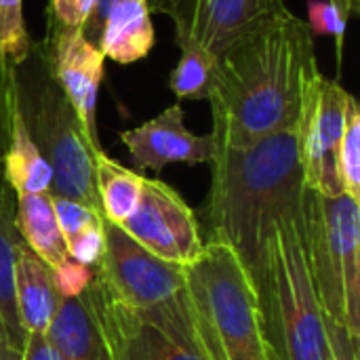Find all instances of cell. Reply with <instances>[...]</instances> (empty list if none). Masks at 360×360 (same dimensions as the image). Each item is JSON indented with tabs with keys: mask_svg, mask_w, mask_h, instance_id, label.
<instances>
[{
	"mask_svg": "<svg viewBox=\"0 0 360 360\" xmlns=\"http://www.w3.org/2000/svg\"><path fill=\"white\" fill-rule=\"evenodd\" d=\"M319 72L312 30L289 8L238 38L215 63L209 95L215 143L249 148L295 129L306 86Z\"/></svg>",
	"mask_w": 360,
	"mask_h": 360,
	"instance_id": "1",
	"label": "cell"
},
{
	"mask_svg": "<svg viewBox=\"0 0 360 360\" xmlns=\"http://www.w3.org/2000/svg\"><path fill=\"white\" fill-rule=\"evenodd\" d=\"M205 217L211 240L228 245L253 276L266 238L283 217H300L306 198L297 129L276 133L249 148L215 143Z\"/></svg>",
	"mask_w": 360,
	"mask_h": 360,
	"instance_id": "2",
	"label": "cell"
},
{
	"mask_svg": "<svg viewBox=\"0 0 360 360\" xmlns=\"http://www.w3.org/2000/svg\"><path fill=\"white\" fill-rule=\"evenodd\" d=\"M184 308L202 360H270L251 274L224 243H205L186 266Z\"/></svg>",
	"mask_w": 360,
	"mask_h": 360,
	"instance_id": "3",
	"label": "cell"
},
{
	"mask_svg": "<svg viewBox=\"0 0 360 360\" xmlns=\"http://www.w3.org/2000/svg\"><path fill=\"white\" fill-rule=\"evenodd\" d=\"M253 285L270 360H329L327 321L308 268L302 215L274 224Z\"/></svg>",
	"mask_w": 360,
	"mask_h": 360,
	"instance_id": "4",
	"label": "cell"
},
{
	"mask_svg": "<svg viewBox=\"0 0 360 360\" xmlns=\"http://www.w3.org/2000/svg\"><path fill=\"white\" fill-rule=\"evenodd\" d=\"M13 91L30 139L51 167L49 192L99 209L95 152L101 150L82 127L74 105L53 76L40 42L13 65ZM101 211V209H99Z\"/></svg>",
	"mask_w": 360,
	"mask_h": 360,
	"instance_id": "5",
	"label": "cell"
},
{
	"mask_svg": "<svg viewBox=\"0 0 360 360\" xmlns=\"http://www.w3.org/2000/svg\"><path fill=\"white\" fill-rule=\"evenodd\" d=\"M302 232L310 276L327 321L360 346V202L306 192Z\"/></svg>",
	"mask_w": 360,
	"mask_h": 360,
	"instance_id": "6",
	"label": "cell"
},
{
	"mask_svg": "<svg viewBox=\"0 0 360 360\" xmlns=\"http://www.w3.org/2000/svg\"><path fill=\"white\" fill-rule=\"evenodd\" d=\"M103 238V253L95 268V278L118 306L141 312L173 302L184 293V266L152 255L120 226L105 221Z\"/></svg>",
	"mask_w": 360,
	"mask_h": 360,
	"instance_id": "7",
	"label": "cell"
},
{
	"mask_svg": "<svg viewBox=\"0 0 360 360\" xmlns=\"http://www.w3.org/2000/svg\"><path fill=\"white\" fill-rule=\"evenodd\" d=\"M352 95L321 72L306 86L297 120V146L306 188L323 194H344L338 179V146L346 127L348 103Z\"/></svg>",
	"mask_w": 360,
	"mask_h": 360,
	"instance_id": "8",
	"label": "cell"
},
{
	"mask_svg": "<svg viewBox=\"0 0 360 360\" xmlns=\"http://www.w3.org/2000/svg\"><path fill=\"white\" fill-rule=\"evenodd\" d=\"M120 228L152 255L184 268L205 249L194 211L158 177H146L139 205Z\"/></svg>",
	"mask_w": 360,
	"mask_h": 360,
	"instance_id": "9",
	"label": "cell"
},
{
	"mask_svg": "<svg viewBox=\"0 0 360 360\" xmlns=\"http://www.w3.org/2000/svg\"><path fill=\"white\" fill-rule=\"evenodd\" d=\"M146 4L150 13L169 15L175 34L192 36L213 57L287 8L283 0H146Z\"/></svg>",
	"mask_w": 360,
	"mask_h": 360,
	"instance_id": "10",
	"label": "cell"
},
{
	"mask_svg": "<svg viewBox=\"0 0 360 360\" xmlns=\"http://www.w3.org/2000/svg\"><path fill=\"white\" fill-rule=\"evenodd\" d=\"M46 63L74 105L89 137L99 146L97 93L103 78V53L84 38L82 27H65L49 17L46 38L40 42Z\"/></svg>",
	"mask_w": 360,
	"mask_h": 360,
	"instance_id": "11",
	"label": "cell"
},
{
	"mask_svg": "<svg viewBox=\"0 0 360 360\" xmlns=\"http://www.w3.org/2000/svg\"><path fill=\"white\" fill-rule=\"evenodd\" d=\"M44 335L63 360H103L116 335V312L101 283L95 278L78 297L61 300Z\"/></svg>",
	"mask_w": 360,
	"mask_h": 360,
	"instance_id": "12",
	"label": "cell"
},
{
	"mask_svg": "<svg viewBox=\"0 0 360 360\" xmlns=\"http://www.w3.org/2000/svg\"><path fill=\"white\" fill-rule=\"evenodd\" d=\"M114 308L122 360H202L190 335L184 293L152 310L135 312L116 302Z\"/></svg>",
	"mask_w": 360,
	"mask_h": 360,
	"instance_id": "13",
	"label": "cell"
},
{
	"mask_svg": "<svg viewBox=\"0 0 360 360\" xmlns=\"http://www.w3.org/2000/svg\"><path fill=\"white\" fill-rule=\"evenodd\" d=\"M120 141L127 146L133 167L143 171L162 173L167 165H205L213 160L215 139L213 135H196L184 124V108L179 103L169 105L152 120L122 131Z\"/></svg>",
	"mask_w": 360,
	"mask_h": 360,
	"instance_id": "14",
	"label": "cell"
},
{
	"mask_svg": "<svg viewBox=\"0 0 360 360\" xmlns=\"http://www.w3.org/2000/svg\"><path fill=\"white\" fill-rule=\"evenodd\" d=\"M15 304L25 335H44L61 304L53 268L27 249L23 240L15 251Z\"/></svg>",
	"mask_w": 360,
	"mask_h": 360,
	"instance_id": "15",
	"label": "cell"
},
{
	"mask_svg": "<svg viewBox=\"0 0 360 360\" xmlns=\"http://www.w3.org/2000/svg\"><path fill=\"white\" fill-rule=\"evenodd\" d=\"M154 46V25L146 0H120L112 6L97 49L103 57L129 65L148 57Z\"/></svg>",
	"mask_w": 360,
	"mask_h": 360,
	"instance_id": "16",
	"label": "cell"
},
{
	"mask_svg": "<svg viewBox=\"0 0 360 360\" xmlns=\"http://www.w3.org/2000/svg\"><path fill=\"white\" fill-rule=\"evenodd\" d=\"M2 177L15 196L49 192L53 179L51 167L46 165L34 141L30 139L27 129L17 110L15 91H13V72H11V131H8L6 152L2 158Z\"/></svg>",
	"mask_w": 360,
	"mask_h": 360,
	"instance_id": "17",
	"label": "cell"
},
{
	"mask_svg": "<svg viewBox=\"0 0 360 360\" xmlns=\"http://www.w3.org/2000/svg\"><path fill=\"white\" fill-rule=\"evenodd\" d=\"M15 228L27 249H32L46 266L57 268L68 259L65 240L61 236L51 192L15 196Z\"/></svg>",
	"mask_w": 360,
	"mask_h": 360,
	"instance_id": "18",
	"label": "cell"
},
{
	"mask_svg": "<svg viewBox=\"0 0 360 360\" xmlns=\"http://www.w3.org/2000/svg\"><path fill=\"white\" fill-rule=\"evenodd\" d=\"M21 236L15 228V194L8 190L0 198V340L23 350L25 333L19 325L15 304V251Z\"/></svg>",
	"mask_w": 360,
	"mask_h": 360,
	"instance_id": "19",
	"label": "cell"
},
{
	"mask_svg": "<svg viewBox=\"0 0 360 360\" xmlns=\"http://www.w3.org/2000/svg\"><path fill=\"white\" fill-rule=\"evenodd\" d=\"M143 173L127 169L103 150L95 152V188L101 215L108 224L122 226L135 213L143 192Z\"/></svg>",
	"mask_w": 360,
	"mask_h": 360,
	"instance_id": "20",
	"label": "cell"
},
{
	"mask_svg": "<svg viewBox=\"0 0 360 360\" xmlns=\"http://www.w3.org/2000/svg\"><path fill=\"white\" fill-rule=\"evenodd\" d=\"M175 42L181 49V57L169 76V89L177 99L209 101L215 82L217 57H213L188 34H175Z\"/></svg>",
	"mask_w": 360,
	"mask_h": 360,
	"instance_id": "21",
	"label": "cell"
},
{
	"mask_svg": "<svg viewBox=\"0 0 360 360\" xmlns=\"http://www.w3.org/2000/svg\"><path fill=\"white\" fill-rule=\"evenodd\" d=\"M335 167L344 194L360 202V108L354 97L348 103L346 127L338 146Z\"/></svg>",
	"mask_w": 360,
	"mask_h": 360,
	"instance_id": "22",
	"label": "cell"
},
{
	"mask_svg": "<svg viewBox=\"0 0 360 360\" xmlns=\"http://www.w3.org/2000/svg\"><path fill=\"white\" fill-rule=\"evenodd\" d=\"M32 49L23 19V0H0V57L17 65Z\"/></svg>",
	"mask_w": 360,
	"mask_h": 360,
	"instance_id": "23",
	"label": "cell"
},
{
	"mask_svg": "<svg viewBox=\"0 0 360 360\" xmlns=\"http://www.w3.org/2000/svg\"><path fill=\"white\" fill-rule=\"evenodd\" d=\"M53 205H55L57 224H59V230H61V236H63L65 243L72 240L76 234L89 230V228L103 226V221H105L99 209L82 205V202H76V200L53 196Z\"/></svg>",
	"mask_w": 360,
	"mask_h": 360,
	"instance_id": "24",
	"label": "cell"
},
{
	"mask_svg": "<svg viewBox=\"0 0 360 360\" xmlns=\"http://www.w3.org/2000/svg\"><path fill=\"white\" fill-rule=\"evenodd\" d=\"M53 276H55V287H57L59 297L72 300L89 289V285L95 281V270L68 257L57 268H53Z\"/></svg>",
	"mask_w": 360,
	"mask_h": 360,
	"instance_id": "25",
	"label": "cell"
},
{
	"mask_svg": "<svg viewBox=\"0 0 360 360\" xmlns=\"http://www.w3.org/2000/svg\"><path fill=\"white\" fill-rule=\"evenodd\" d=\"M308 13H310V30L312 34H331L335 36L338 42V59H342V49H344V36H346V23L338 11L333 8V4L329 0H312L308 4Z\"/></svg>",
	"mask_w": 360,
	"mask_h": 360,
	"instance_id": "26",
	"label": "cell"
},
{
	"mask_svg": "<svg viewBox=\"0 0 360 360\" xmlns=\"http://www.w3.org/2000/svg\"><path fill=\"white\" fill-rule=\"evenodd\" d=\"M105 224V221H103ZM103 226H95V228H89L80 234H76L72 240L65 243V249H68V257L95 270L99 266V259H101V253H103Z\"/></svg>",
	"mask_w": 360,
	"mask_h": 360,
	"instance_id": "27",
	"label": "cell"
},
{
	"mask_svg": "<svg viewBox=\"0 0 360 360\" xmlns=\"http://www.w3.org/2000/svg\"><path fill=\"white\" fill-rule=\"evenodd\" d=\"M11 72L13 65L0 57V198L8 192V186L4 184L2 177V158L6 152L11 131Z\"/></svg>",
	"mask_w": 360,
	"mask_h": 360,
	"instance_id": "28",
	"label": "cell"
},
{
	"mask_svg": "<svg viewBox=\"0 0 360 360\" xmlns=\"http://www.w3.org/2000/svg\"><path fill=\"white\" fill-rule=\"evenodd\" d=\"M95 0H51L49 17L65 27H82L89 19Z\"/></svg>",
	"mask_w": 360,
	"mask_h": 360,
	"instance_id": "29",
	"label": "cell"
},
{
	"mask_svg": "<svg viewBox=\"0 0 360 360\" xmlns=\"http://www.w3.org/2000/svg\"><path fill=\"white\" fill-rule=\"evenodd\" d=\"M327 338H329V360H359V344L350 340L348 331L342 325L327 321Z\"/></svg>",
	"mask_w": 360,
	"mask_h": 360,
	"instance_id": "30",
	"label": "cell"
},
{
	"mask_svg": "<svg viewBox=\"0 0 360 360\" xmlns=\"http://www.w3.org/2000/svg\"><path fill=\"white\" fill-rule=\"evenodd\" d=\"M116 2H120V0H95L93 11H91L89 19H86L84 25H82L84 38H86L89 42H93L95 46H97L99 34H101V30H103V23H105L108 15H110L112 6H114Z\"/></svg>",
	"mask_w": 360,
	"mask_h": 360,
	"instance_id": "31",
	"label": "cell"
},
{
	"mask_svg": "<svg viewBox=\"0 0 360 360\" xmlns=\"http://www.w3.org/2000/svg\"><path fill=\"white\" fill-rule=\"evenodd\" d=\"M21 360H63L46 335H25Z\"/></svg>",
	"mask_w": 360,
	"mask_h": 360,
	"instance_id": "32",
	"label": "cell"
},
{
	"mask_svg": "<svg viewBox=\"0 0 360 360\" xmlns=\"http://www.w3.org/2000/svg\"><path fill=\"white\" fill-rule=\"evenodd\" d=\"M329 2L333 4V8L344 21H348V17H352L360 11V0H329Z\"/></svg>",
	"mask_w": 360,
	"mask_h": 360,
	"instance_id": "33",
	"label": "cell"
},
{
	"mask_svg": "<svg viewBox=\"0 0 360 360\" xmlns=\"http://www.w3.org/2000/svg\"><path fill=\"white\" fill-rule=\"evenodd\" d=\"M114 312H116V308H114ZM103 360H122V350H120V331H118V319H116V335H114V340H112V344H110V348H108V352H105Z\"/></svg>",
	"mask_w": 360,
	"mask_h": 360,
	"instance_id": "34",
	"label": "cell"
},
{
	"mask_svg": "<svg viewBox=\"0 0 360 360\" xmlns=\"http://www.w3.org/2000/svg\"><path fill=\"white\" fill-rule=\"evenodd\" d=\"M0 360H21V350H15L0 340Z\"/></svg>",
	"mask_w": 360,
	"mask_h": 360,
	"instance_id": "35",
	"label": "cell"
}]
</instances>
